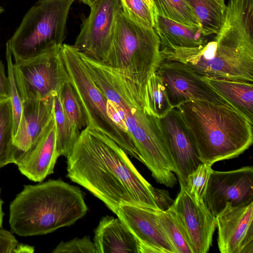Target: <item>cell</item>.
I'll return each instance as SVG.
<instances>
[{
  "label": "cell",
  "instance_id": "cell-1",
  "mask_svg": "<svg viewBox=\"0 0 253 253\" xmlns=\"http://www.w3.org/2000/svg\"><path fill=\"white\" fill-rule=\"evenodd\" d=\"M67 158V176L103 202L116 215L122 204L160 210L153 187L127 154L103 133L86 126Z\"/></svg>",
  "mask_w": 253,
  "mask_h": 253
},
{
  "label": "cell",
  "instance_id": "cell-2",
  "mask_svg": "<svg viewBox=\"0 0 253 253\" xmlns=\"http://www.w3.org/2000/svg\"><path fill=\"white\" fill-rule=\"evenodd\" d=\"M203 77L253 83V0H228L224 22L210 41L193 48L160 49Z\"/></svg>",
  "mask_w": 253,
  "mask_h": 253
},
{
  "label": "cell",
  "instance_id": "cell-3",
  "mask_svg": "<svg viewBox=\"0 0 253 253\" xmlns=\"http://www.w3.org/2000/svg\"><path fill=\"white\" fill-rule=\"evenodd\" d=\"M202 163L236 158L253 142V124L232 107L192 100L174 108Z\"/></svg>",
  "mask_w": 253,
  "mask_h": 253
},
{
  "label": "cell",
  "instance_id": "cell-4",
  "mask_svg": "<svg viewBox=\"0 0 253 253\" xmlns=\"http://www.w3.org/2000/svg\"><path fill=\"white\" fill-rule=\"evenodd\" d=\"M87 211L79 187L52 179L25 185L10 203L9 222L19 236L44 235L73 224Z\"/></svg>",
  "mask_w": 253,
  "mask_h": 253
},
{
  "label": "cell",
  "instance_id": "cell-5",
  "mask_svg": "<svg viewBox=\"0 0 253 253\" xmlns=\"http://www.w3.org/2000/svg\"><path fill=\"white\" fill-rule=\"evenodd\" d=\"M162 61L160 40L154 29L135 22L120 10L104 63L145 90Z\"/></svg>",
  "mask_w": 253,
  "mask_h": 253
},
{
  "label": "cell",
  "instance_id": "cell-6",
  "mask_svg": "<svg viewBox=\"0 0 253 253\" xmlns=\"http://www.w3.org/2000/svg\"><path fill=\"white\" fill-rule=\"evenodd\" d=\"M75 0H37L6 42L15 61L34 57L63 44L68 15Z\"/></svg>",
  "mask_w": 253,
  "mask_h": 253
},
{
  "label": "cell",
  "instance_id": "cell-7",
  "mask_svg": "<svg viewBox=\"0 0 253 253\" xmlns=\"http://www.w3.org/2000/svg\"><path fill=\"white\" fill-rule=\"evenodd\" d=\"M61 53L69 81L83 106L86 126L106 135L124 151L143 163L142 159L128 133L120 128L109 117L107 99L97 87L74 46L63 44Z\"/></svg>",
  "mask_w": 253,
  "mask_h": 253
},
{
  "label": "cell",
  "instance_id": "cell-8",
  "mask_svg": "<svg viewBox=\"0 0 253 253\" xmlns=\"http://www.w3.org/2000/svg\"><path fill=\"white\" fill-rule=\"evenodd\" d=\"M61 46L13 64L14 78L22 101L57 95L64 84L69 81Z\"/></svg>",
  "mask_w": 253,
  "mask_h": 253
},
{
  "label": "cell",
  "instance_id": "cell-9",
  "mask_svg": "<svg viewBox=\"0 0 253 253\" xmlns=\"http://www.w3.org/2000/svg\"><path fill=\"white\" fill-rule=\"evenodd\" d=\"M82 19L81 31L74 46L80 52L104 62L107 55L121 0H97Z\"/></svg>",
  "mask_w": 253,
  "mask_h": 253
},
{
  "label": "cell",
  "instance_id": "cell-10",
  "mask_svg": "<svg viewBox=\"0 0 253 253\" xmlns=\"http://www.w3.org/2000/svg\"><path fill=\"white\" fill-rule=\"evenodd\" d=\"M156 73L162 80L173 108L192 100L228 105L203 77L181 63L163 60Z\"/></svg>",
  "mask_w": 253,
  "mask_h": 253
},
{
  "label": "cell",
  "instance_id": "cell-11",
  "mask_svg": "<svg viewBox=\"0 0 253 253\" xmlns=\"http://www.w3.org/2000/svg\"><path fill=\"white\" fill-rule=\"evenodd\" d=\"M204 202L215 216L226 203L241 206L253 202V168L211 171Z\"/></svg>",
  "mask_w": 253,
  "mask_h": 253
},
{
  "label": "cell",
  "instance_id": "cell-12",
  "mask_svg": "<svg viewBox=\"0 0 253 253\" xmlns=\"http://www.w3.org/2000/svg\"><path fill=\"white\" fill-rule=\"evenodd\" d=\"M169 208L181 225L194 253H207L212 245L215 216L204 202H196L184 187Z\"/></svg>",
  "mask_w": 253,
  "mask_h": 253
},
{
  "label": "cell",
  "instance_id": "cell-13",
  "mask_svg": "<svg viewBox=\"0 0 253 253\" xmlns=\"http://www.w3.org/2000/svg\"><path fill=\"white\" fill-rule=\"evenodd\" d=\"M215 220L221 253H253V202L241 206L227 203Z\"/></svg>",
  "mask_w": 253,
  "mask_h": 253
},
{
  "label": "cell",
  "instance_id": "cell-14",
  "mask_svg": "<svg viewBox=\"0 0 253 253\" xmlns=\"http://www.w3.org/2000/svg\"><path fill=\"white\" fill-rule=\"evenodd\" d=\"M130 204H122L117 216L138 242L139 253H175L158 220L157 211Z\"/></svg>",
  "mask_w": 253,
  "mask_h": 253
},
{
  "label": "cell",
  "instance_id": "cell-15",
  "mask_svg": "<svg viewBox=\"0 0 253 253\" xmlns=\"http://www.w3.org/2000/svg\"><path fill=\"white\" fill-rule=\"evenodd\" d=\"M54 96L22 101L21 118L13 140L16 165L34 148L53 118Z\"/></svg>",
  "mask_w": 253,
  "mask_h": 253
},
{
  "label": "cell",
  "instance_id": "cell-16",
  "mask_svg": "<svg viewBox=\"0 0 253 253\" xmlns=\"http://www.w3.org/2000/svg\"><path fill=\"white\" fill-rule=\"evenodd\" d=\"M168 147L180 185L185 186L188 175L202 163L183 123L174 108L160 118Z\"/></svg>",
  "mask_w": 253,
  "mask_h": 253
},
{
  "label": "cell",
  "instance_id": "cell-17",
  "mask_svg": "<svg viewBox=\"0 0 253 253\" xmlns=\"http://www.w3.org/2000/svg\"><path fill=\"white\" fill-rule=\"evenodd\" d=\"M59 157L53 116L35 146L17 166L20 172L30 180L42 182L54 172Z\"/></svg>",
  "mask_w": 253,
  "mask_h": 253
},
{
  "label": "cell",
  "instance_id": "cell-18",
  "mask_svg": "<svg viewBox=\"0 0 253 253\" xmlns=\"http://www.w3.org/2000/svg\"><path fill=\"white\" fill-rule=\"evenodd\" d=\"M96 253H139L138 242L119 217H103L94 230Z\"/></svg>",
  "mask_w": 253,
  "mask_h": 253
},
{
  "label": "cell",
  "instance_id": "cell-19",
  "mask_svg": "<svg viewBox=\"0 0 253 253\" xmlns=\"http://www.w3.org/2000/svg\"><path fill=\"white\" fill-rule=\"evenodd\" d=\"M153 14L154 29L160 40V49L193 48L208 40L200 27L184 25Z\"/></svg>",
  "mask_w": 253,
  "mask_h": 253
},
{
  "label": "cell",
  "instance_id": "cell-20",
  "mask_svg": "<svg viewBox=\"0 0 253 253\" xmlns=\"http://www.w3.org/2000/svg\"><path fill=\"white\" fill-rule=\"evenodd\" d=\"M230 107L253 121V83L219 78L203 77Z\"/></svg>",
  "mask_w": 253,
  "mask_h": 253
},
{
  "label": "cell",
  "instance_id": "cell-21",
  "mask_svg": "<svg viewBox=\"0 0 253 253\" xmlns=\"http://www.w3.org/2000/svg\"><path fill=\"white\" fill-rule=\"evenodd\" d=\"M199 19L206 37L216 34L224 22L225 0H186Z\"/></svg>",
  "mask_w": 253,
  "mask_h": 253
},
{
  "label": "cell",
  "instance_id": "cell-22",
  "mask_svg": "<svg viewBox=\"0 0 253 253\" xmlns=\"http://www.w3.org/2000/svg\"><path fill=\"white\" fill-rule=\"evenodd\" d=\"M53 116L56 128V150L59 156L67 157L80 132L65 113L58 94L54 97Z\"/></svg>",
  "mask_w": 253,
  "mask_h": 253
},
{
  "label": "cell",
  "instance_id": "cell-23",
  "mask_svg": "<svg viewBox=\"0 0 253 253\" xmlns=\"http://www.w3.org/2000/svg\"><path fill=\"white\" fill-rule=\"evenodd\" d=\"M13 116L9 97L0 99V169L14 163Z\"/></svg>",
  "mask_w": 253,
  "mask_h": 253
},
{
  "label": "cell",
  "instance_id": "cell-24",
  "mask_svg": "<svg viewBox=\"0 0 253 253\" xmlns=\"http://www.w3.org/2000/svg\"><path fill=\"white\" fill-rule=\"evenodd\" d=\"M153 12L184 25L200 27V22L186 0H152Z\"/></svg>",
  "mask_w": 253,
  "mask_h": 253
},
{
  "label": "cell",
  "instance_id": "cell-25",
  "mask_svg": "<svg viewBox=\"0 0 253 253\" xmlns=\"http://www.w3.org/2000/svg\"><path fill=\"white\" fill-rule=\"evenodd\" d=\"M159 224L171 243L175 253H194L184 231L172 211L158 210Z\"/></svg>",
  "mask_w": 253,
  "mask_h": 253
},
{
  "label": "cell",
  "instance_id": "cell-26",
  "mask_svg": "<svg viewBox=\"0 0 253 253\" xmlns=\"http://www.w3.org/2000/svg\"><path fill=\"white\" fill-rule=\"evenodd\" d=\"M145 98L149 111L159 118L173 109L162 80L156 72L150 76L146 83Z\"/></svg>",
  "mask_w": 253,
  "mask_h": 253
},
{
  "label": "cell",
  "instance_id": "cell-27",
  "mask_svg": "<svg viewBox=\"0 0 253 253\" xmlns=\"http://www.w3.org/2000/svg\"><path fill=\"white\" fill-rule=\"evenodd\" d=\"M63 109L79 130L87 126L85 114L77 94L70 81L66 82L58 94Z\"/></svg>",
  "mask_w": 253,
  "mask_h": 253
},
{
  "label": "cell",
  "instance_id": "cell-28",
  "mask_svg": "<svg viewBox=\"0 0 253 253\" xmlns=\"http://www.w3.org/2000/svg\"><path fill=\"white\" fill-rule=\"evenodd\" d=\"M212 165L201 163L187 177L184 187L188 194L196 202H204L209 179L212 170Z\"/></svg>",
  "mask_w": 253,
  "mask_h": 253
},
{
  "label": "cell",
  "instance_id": "cell-29",
  "mask_svg": "<svg viewBox=\"0 0 253 253\" xmlns=\"http://www.w3.org/2000/svg\"><path fill=\"white\" fill-rule=\"evenodd\" d=\"M123 12L131 20L148 29H154L153 11L144 0H121Z\"/></svg>",
  "mask_w": 253,
  "mask_h": 253
},
{
  "label": "cell",
  "instance_id": "cell-30",
  "mask_svg": "<svg viewBox=\"0 0 253 253\" xmlns=\"http://www.w3.org/2000/svg\"><path fill=\"white\" fill-rule=\"evenodd\" d=\"M5 57L7 65L10 99L13 116V136L16 132L20 122L22 112V101L16 86L13 70L12 54L8 44L6 43Z\"/></svg>",
  "mask_w": 253,
  "mask_h": 253
},
{
  "label": "cell",
  "instance_id": "cell-31",
  "mask_svg": "<svg viewBox=\"0 0 253 253\" xmlns=\"http://www.w3.org/2000/svg\"><path fill=\"white\" fill-rule=\"evenodd\" d=\"M52 253H96L95 247L89 236L61 242Z\"/></svg>",
  "mask_w": 253,
  "mask_h": 253
},
{
  "label": "cell",
  "instance_id": "cell-32",
  "mask_svg": "<svg viewBox=\"0 0 253 253\" xmlns=\"http://www.w3.org/2000/svg\"><path fill=\"white\" fill-rule=\"evenodd\" d=\"M18 244L10 232L0 228V253H14Z\"/></svg>",
  "mask_w": 253,
  "mask_h": 253
},
{
  "label": "cell",
  "instance_id": "cell-33",
  "mask_svg": "<svg viewBox=\"0 0 253 253\" xmlns=\"http://www.w3.org/2000/svg\"><path fill=\"white\" fill-rule=\"evenodd\" d=\"M153 193L156 202L161 211H166L172 205L173 200L167 191L153 187Z\"/></svg>",
  "mask_w": 253,
  "mask_h": 253
},
{
  "label": "cell",
  "instance_id": "cell-34",
  "mask_svg": "<svg viewBox=\"0 0 253 253\" xmlns=\"http://www.w3.org/2000/svg\"><path fill=\"white\" fill-rule=\"evenodd\" d=\"M9 97V80L5 73L4 65L0 59V99Z\"/></svg>",
  "mask_w": 253,
  "mask_h": 253
},
{
  "label": "cell",
  "instance_id": "cell-35",
  "mask_svg": "<svg viewBox=\"0 0 253 253\" xmlns=\"http://www.w3.org/2000/svg\"><path fill=\"white\" fill-rule=\"evenodd\" d=\"M34 252V248L28 245L18 244L16 248L14 251V253H33Z\"/></svg>",
  "mask_w": 253,
  "mask_h": 253
},
{
  "label": "cell",
  "instance_id": "cell-36",
  "mask_svg": "<svg viewBox=\"0 0 253 253\" xmlns=\"http://www.w3.org/2000/svg\"><path fill=\"white\" fill-rule=\"evenodd\" d=\"M2 203L3 202L0 198V228L2 227V219L4 215V213L2 210Z\"/></svg>",
  "mask_w": 253,
  "mask_h": 253
},
{
  "label": "cell",
  "instance_id": "cell-37",
  "mask_svg": "<svg viewBox=\"0 0 253 253\" xmlns=\"http://www.w3.org/2000/svg\"><path fill=\"white\" fill-rule=\"evenodd\" d=\"M84 4H86L90 7L97 0H80Z\"/></svg>",
  "mask_w": 253,
  "mask_h": 253
},
{
  "label": "cell",
  "instance_id": "cell-38",
  "mask_svg": "<svg viewBox=\"0 0 253 253\" xmlns=\"http://www.w3.org/2000/svg\"><path fill=\"white\" fill-rule=\"evenodd\" d=\"M144 1L147 4L150 8L153 11V3L152 0H144Z\"/></svg>",
  "mask_w": 253,
  "mask_h": 253
},
{
  "label": "cell",
  "instance_id": "cell-39",
  "mask_svg": "<svg viewBox=\"0 0 253 253\" xmlns=\"http://www.w3.org/2000/svg\"><path fill=\"white\" fill-rule=\"evenodd\" d=\"M4 11L3 7L0 6V14Z\"/></svg>",
  "mask_w": 253,
  "mask_h": 253
}]
</instances>
